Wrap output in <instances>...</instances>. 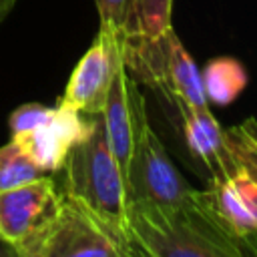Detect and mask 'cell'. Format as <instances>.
Segmentation results:
<instances>
[{
  "label": "cell",
  "instance_id": "obj_16",
  "mask_svg": "<svg viewBox=\"0 0 257 257\" xmlns=\"http://www.w3.org/2000/svg\"><path fill=\"white\" fill-rule=\"evenodd\" d=\"M52 108L54 106H46V104H40V102L20 104L18 108L12 110V114L8 118V124H10L12 135H18V133H24V131L34 128L36 124H40L44 118L50 116Z\"/></svg>",
  "mask_w": 257,
  "mask_h": 257
},
{
  "label": "cell",
  "instance_id": "obj_12",
  "mask_svg": "<svg viewBox=\"0 0 257 257\" xmlns=\"http://www.w3.org/2000/svg\"><path fill=\"white\" fill-rule=\"evenodd\" d=\"M247 70L233 56L211 58L201 70V82L207 100L225 106L231 104L247 86Z\"/></svg>",
  "mask_w": 257,
  "mask_h": 257
},
{
  "label": "cell",
  "instance_id": "obj_14",
  "mask_svg": "<svg viewBox=\"0 0 257 257\" xmlns=\"http://www.w3.org/2000/svg\"><path fill=\"white\" fill-rule=\"evenodd\" d=\"M44 175L48 173H44L14 139L0 147V191L30 183Z\"/></svg>",
  "mask_w": 257,
  "mask_h": 257
},
{
  "label": "cell",
  "instance_id": "obj_8",
  "mask_svg": "<svg viewBox=\"0 0 257 257\" xmlns=\"http://www.w3.org/2000/svg\"><path fill=\"white\" fill-rule=\"evenodd\" d=\"M94 116L58 102L48 118L30 131L12 135V139L44 173H54L62 169L68 151L92 131Z\"/></svg>",
  "mask_w": 257,
  "mask_h": 257
},
{
  "label": "cell",
  "instance_id": "obj_7",
  "mask_svg": "<svg viewBox=\"0 0 257 257\" xmlns=\"http://www.w3.org/2000/svg\"><path fill=\"white\" fill-rule=\"evenodd\" d=\"M122 56V34L98 28L90 48L74 66L60 102L76 108L86 116L100 114L116 62Z\"/></svg>",
  "mask_w": 257,
  "mask_h": 257
},
{
  "label": "cell",
  "instance_id": "obj_6",
  "mask_svg": "<svg viewBox=\"0 0 257 257\" xmlns=\"http://www.w3.org/2000/svg\"><path fill=\"white\" fill-rule=\"evenodd\" d=\"M60 201L54 181L44 175L0 191V239L20 257L52 219Z\"/></svg>",
  "mask_w": 257,
  "mask_h": 257
},
{
  "label": "cell",
  "instance_id": "obj_13",
  "mask_svg": "<svg viewBox=\"0 0 257 257\" xmlns=\"http://www.w3.org/2000/svg\"><path fill=\"white\" fill-rule=\"evenodd\" d=\"M173 0H128L122 38H155L171 28Z\"/></svg>",
  "mask_w": 257,
  "mask_h": 257
},
{
  "label": "cell",
  "instance_id": "obj_15",
  "mask_svg": "<svg viewBox=\"0 0 257 257\" xmlns=\"http://www.w3.org/2000/svg\"><path fill=\"white\" fill-rule=\"evenodd\" d=\"M225 135L239 171L257 185V118L249 116L227 128Z\"/></svg>",
  "mask_w": 257,
  "mask_h": 257
},
{
  "label": "cell",
  "instance_id": "obj_17",
  "mask_svg": "<svg viewBox=\"0 0 257 257\" xmlns=\"http://www.w3.org/2000/svg\"><path fill=\"white\" fill-rule=\"evenodd\" d=\"M96 10H98V20L100 28L124 32L126 24V10H128V0H94Z\"/></svg>",
  "mask_w": 257,
  "mask_h": 257
},
{
  "label": "cell",
  "instance_id": "obj_10",
  "mask_svg": "<svg viewBox=\"0 0 257 257\" xmlns=\"http://www.w3.org/2000/svg\"><path fill=\"white\" fill-rule=\"evenodd\" d=\"M207 195L223 225L257 255V185L237 171L225 179H209Z\"/></svg>",
  "mask_w": 257,
  "mask_h": 257
},
{
  "label": "cell",
  "instance_id": "obj_18",
  "mask_svg": "<svg viewBox=\"0 0 257 257\" xmlns=\"http://www.w3.org/2000/svg\"><path fill=\"white\" fill-rule=\"evenodd\" d=\"M16 0H0V22L10 14V10L14 8Z\"/></svg>",
  "mask_w": 257,
  "mask_h": 257
},
{
  "label": "cell",
  "instance_id": "obj_3",
  "mask_svg": "<svg viewBox=\"0 0 257 257\" xmlns=\"http://www.w3.org/2000/svg\"><path fill=\"white\" fill-rule=\"evenodd\" d=\"M122 62L133 78L153 86L173 106L211 110L201 70L173 26L155 38H122Z\"/></svg>",
  "mask_w": 257,
  "mask_h": 257
},
{
  "label": "cell",
  "instance_id": "obj_5",
  "mask_svg": "<svg viewBox=\"0 0 257 257\" xmlns=\"http://www.w3.org/2000/svg\"><path fill=\"white\" fill-rule=\"evenodd\" d=\"M131 257L135 247L114 227L98 219L78 199L60 193L58 207L24 257Z\"/></svg>",
  "mask_w": 257,
  "mask_h": 257
},
{
  "label": "cell",
  "instance_id": "obj_4",
  "mask_svg": "<svg viewBox=\"0 0 257 257\" xmlns=\"http://www.w3.org/2000/svg\"><path fill=\"white\" fill-rule=\"evenodd\" d=\"M124 189L128 199H143L165 207L209 205L207 191L191 187L173 165L147 118L141 92L135 96V143L124 175Z\"/></svg>",
  "mask_w": 257,
  "mask_h": 257
},
{
  "label": "cell",
  "instance_id": "obj_11",
  "mask_svg": "<svg viewBox=\"0 0 257 257\" xmlns=\"http://www.w3.org/2000/svg\"><path fill=\"white\" fill-rule=\"evenodd\" d=\"M181 122L189 151L197 161H201L209 173V179H225L239 171L225 131L219 126L211 110H195L189 106H175Z\"/></svg>",
  "mask_w": 257,
  "mask_h": 257
},
{
  "label": "cell",
  "instance_id": "obj_1",
  "mask_svg": "<svg viewBox=\"0 0 257 257\" xmlns=\"http://www.w3.org/2000/svg\"><path fill=\"white\" fill-rule=\"evenodd\" d=\"M126 237L137 255L151 257H243L255 255L219 219L215 209L165 207L143 199L126 203Z\"/></svg>",
  "mask_w": 257,
  "mask_h": 257
},
{
  "label": "cell",
  "instance_id": "obj_2",
  "mask_svg": "<svg viewBox=\"0 0 257 257\" xmlns=\"http://www.w3.org/2000/svg\"><path fill=\"white\" fill-rule=\"evenodd\" d=\"M62 171L64 193L78 199L98 219L126 235L128 197L122 173L108 149L100 114L94 116L92 131L68 151Z\"/></svg>",
  "mask_w": 257,
  "mask_h": 257
},
{
  "label": "cell",
  "instance_id": "obj_9",
  "mask_svg": "<svg viewBox=\"0 0 257 257\" xmlns=\"http://www.w3.org/2000/svg\"><path fill=\"white\" fill-rule=\"evenodd\" d=\"M139 88L135 78L128 74L122 56L116 62L100 118L106 135L108 149L122 173V179L126 175V167L131 161L133 153V143H135V96Z\"/></svg>",
  "mask_w": 257,
  "mask_h": 257
}]
</instances>
